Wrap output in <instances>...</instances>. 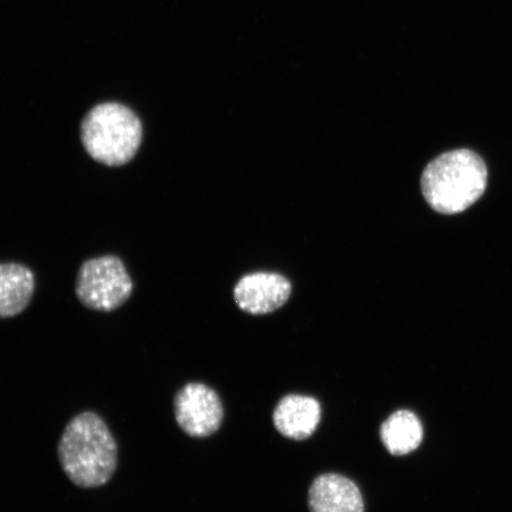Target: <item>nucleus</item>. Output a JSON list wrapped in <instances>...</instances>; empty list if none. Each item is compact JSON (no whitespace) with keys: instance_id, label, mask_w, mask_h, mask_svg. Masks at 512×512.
I'll return each mask as SVG.
<instances>
[{"instance_id":"nucleus-1","label":"nucleus","mask_w":512,"mask_h":512,"mask_svg":"<svg viewBox=\"0 0 512 512\" xmlns=\"http://www.w3.org/2000/svg\"><path fill=\"white\" fill-rule=\"evenodd\" d=\"M64 473L80 488H99L112 479L118 464V446L101 416L83 412L69 422L59 443Z\"/></svg>"},{"instance_id":"nucleus-2","label":"nucleus","mask_w":512,"mask_h":512,"mask_svg":"<svg viewBox=\"0 0 512 512\" xmlns=\"http://www.w3.org/2000/svg\"><path fill=\"white\" fill-rule=\"evenodd\" d=\"M488 169L470 150L446 152L427 165L421 178L422 194L440 214L454 215L470 208L484 194Z\"/></svg>"},{"instance_id":"nucleus-3","label":"nucleus","mask_w":512,"mask_h":512,"mask_svg":"<svg viewBox=\"0 0 512 512\" xmlns=\"http://www.w3.org/2000/svg\"><path fill=\"white\" fill-rule=\"evenodd\" d=\"M81 142L89 156L107 166H121L136 157L142 145L143 124L130 107L105 102L83 118Z\"/></svg>"},{"instance_id":"nucleus-4","label":"nucleus","mask_w":512,"mask_h":512,"mask_svg":"<svg viewBox=\"0 0 512 512\" xmlns=\"http://www.w3.org/2000/svg\"><path fill=\"white\" fill-rule=\"evenodd\" d=\"M76 296L88 309L112 312L130 299L133 283L118 256L89 259L76 278Z\"/></svg>"},{"instance_id":"nucleus-5","label":"nucleus","mask_w":512,"mask_h":512,"mask_svg":"<svg viewBox=\"0 0 512 512\" xmlns=\"http://www.w3.org/2000/svg\"><path fill=\"white\" fill-rule=\"evenodd\" d=\"M174 405L177 424L190 437H209L222 424V402L206 384H187L177 393Z\"/></svg>"},{"instance_id":"nucleus-6","label":"nucleus","mask_w":512,"mask_h":512,"mask_svg":"<svg viewBox=\"0 0 512 512\" xmlns=\"http://www.w3.org/2000/svg\"><path fill=\"white\" fill-rule=\"evenodd\" d=\"M291 291V283L283 275L254 273L239 281L234 297L242 311L266 315L280 309L290 298Z\"/></svg>"},{"instance_id":"nucleus-7","label":"nucleus","mask_w":512,"mask_h":512,"mask_svg":"<svg viewBox=\"0 0 512 512\" xmlns=\"http://www.w3.org/2000/svg\"><path fill=\"white\" fill-rule=\"evenodd\" d=\"M311 512H364L360 489L347 477L326 473L318 477L309 492Z\"/></svg>"},{"instance_id":"nucleus-8","label":"nucleus","mask_w":512,"mask_h":512,"mask_svg":"<svg viewBox=\"0 0 512 512\" xmlns=\"http://www.w3.org/2000/svg\"><path fill=\"white\" fill-rule=\"evenodd\" d=\"M322 419V407L316 399L303 395H288L278 403L273 414L275 428L286 438L304 440L317 430Z\"/></svg>"},{"instance_id":"nucleus-9","label":"nucleus","mask_w":512,"mask_h":512,"mask_svg":"<svg viewBox=\"0 0 512 512\" xmlns=\"http://www.w3.org/2000/svg\"><path fill=\"white\" fill-rule=\"evenodd\" d=\"M35 292V277L28 267L0 264V318L18 316L27 309Z\"/></svg>"},{"instance_id":"nucleus-10","label":"nucleus","mask_w":512,"mask_h":512,"mask_svg":"<svg viewBox=\"0 0 512 512\" xmlns=\"http://www.w3.org/2000/svg\"><path fill=\"white\" fill-rule=\"evenodd\" d=\"M424 428L418 416L407 409L395 412L383 422L381 440L393 456H407L420 446Z\"/></svg>"}]
</instances>
